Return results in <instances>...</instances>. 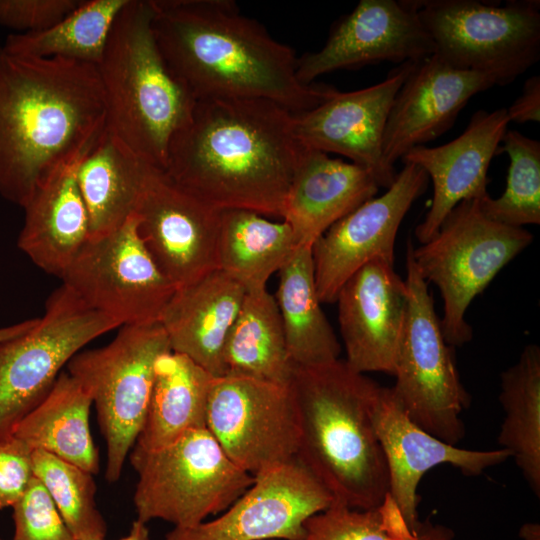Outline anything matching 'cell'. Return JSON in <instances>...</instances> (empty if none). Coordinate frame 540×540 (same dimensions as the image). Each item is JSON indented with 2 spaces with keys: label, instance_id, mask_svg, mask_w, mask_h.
Returning a JSON list of instances; mask_svg holds the SVG:
<instances>
[{
  "label": "cell",
  "instance_id": "obj_37",
  "mask_svg": "<svg viewBox=\"0 0 540 540\" xmlns=\"http://www.w3.org/2000/svg\"><path fill=\"white\" fill-rule=\"evenodd\" d=\"M12 540H75L41 482L34 476L14 504Z\"/></svg>",
  "mask_w": 540,
  "mask_h": 540
},
{
  "label": "cell",
  "instance_id": "obj_15",
  "mask_svg": "<svg viewBox=\"0 0 540 540\" xmlns=\"http://www.w3.org/2000/svg\"><path fill=\"white\" fill-rule=\"evenodd\" d=\"M221 212L175 183L163 170L151 168L135 211L138 231L176 288L217 270Z\"/></svg>",
  "mask_w": 540,
  "mask_h": 540
},
{
  "label": "cell",
  "instance_id": "obj_27",
  "mask_svg": "<svg viewBox=\"0 0 540 540\" xmlns=\"http://www.w3.org/2000/svg\"><path fill=\"white\" fill-rule=\"evenodd\" d=\"M152 167L105 128L77 169L78 187L89 216L90 238L118 229L135 214Z\"/></svg>",
  "mask_w": 540,
  "mask_h": 540
},
{
  "label": "cell",
  "instance_id": "obj_31",
  "mask_svg": "<svg viewBox=\"0 0 540 540\" xmlns=\"http://www.w3.org/2000/svg\"><path fill=\"white\" fill-rule=\"evenodd\" d=\"M223 362L224 375L289 386L296 366L274 296L267 289L246 292L226 340Z\"/></svg>",
  "mask_w": 540,
  "mask_h": 540
},
{
  "label": "cell",
  "instance_id": "obj_33",
  "mask_svg": "<svg viewBox=\"0 0 540 540\" xmlns=\"http://www.w3.org/2000/svg\"><path fill=\"white\" fill-rule=\"evenodd\" d=\"M128 0H88L53 26L38 32L10 34L11 52L38 58H63L97 66L112 26Z\"/></svg>",
  "mask_w": 540,
  "mask_h": 540
},
{
  "label": "cell",
  "instance_id": "obj_7",
  "mask_svg": "<svg viewBox=\"0 0 540 540\" xmlns=\"http://www.w3.org/2000/svg\"><path fill=\"white\" fill-rule=\"evenodd\" d=\"M138 475L133 502L137 519L192 527L219 515L254 482L237 466L207 428L189 431L149 452L131 450Z\"/></svg>",
  "mask_w": 540,
  "mask_h": 540
},
{
  "label": "cell",
  "instance_id": "obj_36",
  "mask_svg": "<svg viewBox=\"0 0 540 540\" xmlns=\"http://www.w3.org/2000/svg\"><path fill=\"white\" fill-rule=\"evenodd\" d=\"M499 148L510 164L503 194L479 199L482 212L498 223L523 228L540 223V142L517 130H507Z\"/></svg>",
  "mask_w": 540,
  "mask_h": 540
},
{
  "label": "cell",
  "instance_id": "obj_40",
  "mask_svg": "<svg viewBox=\"0 0 540 540\" xmlns=\"http://www.w3.org/2000/svg\"><path fill=\"white\" fill-rule=\"evenodd\" d=\"M509 121L518 124L540 122V76L528 78L521 94L506 108Z\"/></svg>",
  "mask_w": 540,
  "mask_h": 540
},
{
  "label": "cell",
  "instance_id": "obj_41",
  "mask_svg": "<svg viewBox=\"0 0 540 540\" xmlns=\"http://www.w3.org/2000/svg\"><path fill=\"white\" fill-rule=\"evenodd\" d=\"M37 320L38 318H32L13 325L0 327V344L27 332L35 325Z\"/></svg>",
  "mask_w": 540,
  "mask_h": 540
},
{
  "label": "cell",
  "instance_id": "obj_26",
  "mask_svg": "<svg viewBox=\"0 0 540 540\" xmlns=\"http://www.w3.org/2000/svg\"><path fill=\"white\" fill-rule=\"evenodd\" d=\"M215 376L187 356L167 351L154 364L145 420L132 450L165 447L189 431L206 428L208 398Z\"/></svg>",
  "mask_w": 540,
  "mask_h": 540
},
{
  "label": "cell",
  "instance_id": "obj_23",
  "mask_svg": "<svg viewBox=\"0 0 540 540\" xmlns=\"http://www.w3.org/2000/svg\"><path fill=\"white\" fill-rule=\"evenodd\" d=\"M378 185L360 166L304 149L284 198L281 218L296 247L313 244L338 220L374 197Z\"/></svg>",
  "mask_w": 540,
  "mask_h": 540
},
{
  "label": "cell",
  "instance_id": "obj_17",
  "mask_svg": "<svg viewBox=\"0 0 540 540\" xmlns=\"http://www.w3.org/2000/svg\"><path fill=\"white\" fill-rule=\"evenodd\" d=\"M417 62H405L367 88L341 92L332 88L314 108L294 114V134L307 150L335 153L365 169L387 189L397 172L383 157V136L395 96Z\"/></svg>",
  "mask_w": 540,
  "mask_h": 540
},
{
  "label": "cell",
  "instance_id": "obj_2",
  "mask_svg": "<svg viewBox=\"0 0 540 540\" xmlns=\"http://www.w3.org/2000/svg\"><path fill=\"white\" fill-rule=\"evenodd\" d=\"M106 128L95 65L0 47V195L23 207Z\"/></svg>",
  "mask_w": 540,
  "mask_h": 540
},
{
  "label": "cell",
  "instance_id": "obj_16",
  "mask_svg": "<svg viewBox=\"0 0 540 540\" xmlns=\"http://www.w3.org/2000/svg\"><path fill=\"white\" fill-rule=\"evenodd\" d=\"M426 172L404 163L392 185L334 223L312 246L321 303L336 302L345 282L375 258L394 263L395 239L405 215L426 191Z\"/></svg>",
  "mask_w": 540,
  "mask_h": 540
},
{
  "label": "cell",
  "instance_id": "obj_32",
  "mask_svg": "<svg viewBox=\"0 0 540 540\" xmlns=\"http://www.w3.org/2000/svg\"><path fill=\"white\" fill-rule=\"evenodd\" d=\"M499 401L505 413L498 435L532 492L540 496V348L527 345L501 374Z\"/></svg>",
  "mask_w": 540,
  "mask_h": 540
},
{
  "label": "cell",
  "instance_id": "obj_1",
  "mask_svg": "<svg viewBox=\"0 0 540 540\" xmlns=\"http://www.w3.org/2000/svg\"><path fill=\"white\" fill-rule=\"evenodd\" d=\"M304 148L294 114L262 98L197 99L171 139L164 172L215 208L281 218Z\"/></svg>",
  "mask_w": 540,
  "mask_h": 540
},
{
  "label": "cell",
  "instance_id": "obj_20",
  "mask_svg": "<svg viewBox=\"0 0 540 540\" xmlns=\"http://www.w3.org/2000/svg\"><path fill=\"white\" fill-rule=\"evenodd\" d=\"M336 302L349 367L393 375L407 306V286L394 263L378 257L365 264L345 282Z\"/></svg>",
  "mask_w": 540,
  "mask_h": 540
},
{
  "label": "cell",
  "instance_id": "obj_25",
  "mask_svg": "<svg viewBox=\"0 0 540 540\" xmlns=\"http://www.w3.org/2000/svg\"><path fill=\"white\" fill-rule=\"evenodd\" d=\"M84 156L58 170L22 207L18 247L39 268L60 278L90 239L89 216L77 183Z\"/></svg>",
  "mask_w": 540,
  "mask_h": 540
},
{
  "label": "cell",
  "instance_id": "obj_14",
  "mask_svg": "<svg viewBox=\"0 0 540 540\" xmlns=\"http://www.w3.org/2000/svg\"><path fill=\"white\" fill-rule=\"evenodd\" d=\"M333 502L327 488L296 457L255 476L216 518L174 527L164 540H299L305 521Z\"/></svg>",
  "mask_w": 540,
  "mask_h": 540
},
{
  "label": "cell",
  "instance_id": "obj_39",
  "mask_svg": "<svg viewBox=\"0 0 540 540\" xmlns=\"http://www.w3.org/2000/svg\"><path fill=\"white\" fill-rule=\"evenodd\" d=\"M32 453L14 436L0 441V509L13 507L34 478Z\"/></svg>",
  "mask_w": 540,
  "mask_h": 540
},
{
  "label": "cell",
  "instance_id": "obj_38",
  "mask_svg": "<svg viewBox=\"0 0 540 540\" xmlns=\"http://www.w3.org/2000/svg\"><path fill=\"white\" fill-rule=\"evenodd\" d=\"M80 0H0V25L21 33L45 30L71 13Z\"/></svg>",
  "mask_w": 540,
  "mask_h": 540
},
{
  "label": "cell",
  "instance_id": "obj_30",
  "mask_svg": "<svg viewBox=\"0 0 540 540\" xmlns=\"http://www.w3.org/2000/svg\"><path fill=\"white\" fill-rule=\"evenodd\" d=\"M296 249L290 226L244 209L221 212L217 241V269L246 292L266 289Z\"/></svg>",
  "mask_w": 540,
  "mask_h": 540
},
{
  "label": "cell",
  "instance_id": "obj_24",
  "mask_svg": "<svg viewBox=\"0 0 540 540\" xmlns=\"http://www.w3.org/2000/svg\"><path fill=\"white\" fill-rule=\"evenodd\" d=\"M245 295L239 283L218 269L177 288L159 320L171 351L215 377L223 376L226 340Z\"/></svg>",
  "mask_w": 540,
  "mask_h": 540
},
{
  "label": "cell",
  "instance_id": "obj_12",
  "mask_svg": "<svg viewBox=\"0 0 540 540\" xmlns=\"http://www.w3.org/2000/svg\"><path fill=\"white\" fill-rule=\"evenodd\" d=\"M61 279L120 326L158 323L177 289L146 248L135 214L118 229L90 238Z\"/></svg>",
  "mask_w": 540,
  "mask_h": 540
},
{
  "label": "cell",
  "instance_id": "obj_3",
  "mask_svg": "<svg viewBox=\"0 0 540 540\" xmlns=\"http://www.w3.org/2000/svg\"><path fill=\"white\" fill-rule=\"evenodd\" d=\"M149 2L157 46L195 100L262 98L300 114L332 89L302 83L294 51L231 0Z\"/></svg>",
  "mask_w": 540,
  "mask_h": 540
},
{
  "label": "cell",
  "instance_id": "obj_29",
  "mask_svg": "<svg viewBox=\"0 0 540 540\" xmlns=\"http://www.w3.org/2000/svg\"><path fill=\"white\" fill-rule=\"evenodd\" d=\"M278 272L274 299L295 366L339 359L341 346L321 308L316 289L312 247H296Z\"/></svg>",
  "mask_w": 540,
  "mask_h": 540
},
{
  "label": "cell",
  "instance_id": "obj_10",
  "mask_svg": "<svg viewBox=\"0 0 540 540\" xmlns=\"http://www.w3.org/2000/svg\"><path fill=\"white\" fill-rule=\"evenodd\" d=\"M158 323L122 326L106 346L77 353L68 373L90 394L106 443L105 478L116 482L143 426L154 364L170 351Z\"/></svg>",
  "mask_w": 540,
  "mask_h": 540
},
{
  "label": "cell",
  "instance_id": "obj_35",
  "mask_svg": "<svg viewBox=\"0 0 540 540\" xmlns=\"http://www.w3.org/2000/svg\"><path fill=\"white\" fill-rule=\"evenodd\" d=\"M32 464L75 540H104L107 526L96 506L93 474L41 450L33 451Z\"/></svg>",
  "mask_w": 540,
  "mask_h": 540
},
{
  "label": "cell",
  "instance_id": "obj_8",
  "mask_svg": "<svg viewBox=\"0 0 540 540\" xmlns=\"http://www.w3.org/2000/svg\"><path fill=\"white\" fill-rule=\"evenodd\" d=\"M406 249L407 306L397 349L392 390L406 415L435 437L457 445L464 437L461 414L470 396L461 383L454 347L443 335L433 296Z\"/></svg>",
  "mask_w": 540,
  "mask_h": 540
},
{
  "label": "cell",
  "instance_id": "obj_5",
  "mask_svg": "<svg viewBox=\"0 0 540 540\" xmlns=\"http://www.w3.org/2000/svg\"><path fill=\"white\" fill-rule=\"evenodd\" d=\"M149 0H128L96 68L106 106V130L136 156L165 170L174 134L195 98L165 62L154 38Z\"/></svg>",
  "mask_w": 540,
  "mask_h": 540
},
{
  "label": "cell",
  "instance_id": "obj_28",
  "mask_svg": "<svg viewBox=\"0 0 540 540\" xmlns=\"http://www.w3.org/2000/svg\"><path fill=\"white\" fill-rule=\"evenodd\" d=\"M88 391L68 372H61L46 396L17 424L12 436L32 451L41 450L96 474L99 458L89 414Z\"/></svg>",
  "mask_w": 540,
  "mask_h": 540
},
{
  "label": "cell",
  "instance_id": "obj_13",
  "mask_svg": "<svg viewBox=\"0 0 540 540\" xmlns=\"http://www.w3.org/2000/svg\"><path fill=\"white\" fill-rule=\"evenodd\" d=\"M206 428L254 477L297 457L299 425L289 386L224 375L211 385Z\"/></svg>",
  "mask_w": 540,
  "mask_h": 540
},
{
  "label": "cell",
  "instance_id": "obj_9",
  "mask_svg": "<svg viewBox=\"0 0 540 540\" xmlns=\"http://www.w3.org/2000/svg\"><path fill=\"white\" fill-rule=\"evenodd\" d=\"M435 46L454 68L482 73L504 86L540 58V2L412 0Z\"/></svg>",
  "mask_w": 540,
  "mask_h": 540
},
{
  "label": "cell",
  "instance_id": "obj_22",
  "mask_svg": "<svg viewBox=\"0 0 540 540\" xmlns=\"http://www.w3.org/2000/svg\"><path fill=\"white\" fill-rule=\"evenodd\" d=\"M509 122L506 108L478 110L457 138L437 147L417 146L402 156L403 163L422 168L433 184L430 208L415 228L420 244L436 234L460 202L488 194V169Z\"/></svg>",
  "mask_w": 540,
  "mask_h": 540
},
{
  "label": "cell",
  "instance_id": "obj_11",
  "mask_svg": "<svg viewBox=\"0 0 540 540\" xmlns=\"http://www.w3.org/2000/svg\"><path fill=\"white\" fill-rule=\"evenodd\" d=\"M119 326L64 285L55 290L31 329L0 344V441L46 396L63 366Z\"/></svg>",
  "mask_w": 540,
  "mask_h": 540
},
{
  "label": "cell",
  "instance_id": "obj_21",
  "mask_svg": "<svg viewBox=\"0 0 540 540\" xmlns=\"http://www.w3.org/2000/svg\"><path fill=\"white\" fill-rule=\"evenodd\" d=\"M495 85L488 76L452 67L435 54L416 63L397 92L383 136V157L394 167L410 149L449 130L476 94Z\"/></svg>",
  "mask_w": 540,
  "mask_h": 540
},
{
  "label": "cell",
  "instance_id": "obj_34",
  "mask_svg": "<svg viewBox=\"0 0 540 540\" xmlns=\"http://www.w3.org/2000/svg\"><path fill=\"white\" fill-rule=\"evenodd\" d=\"M454 531L429 520L412 528L394 499L369 509L332 503L309 517L299 540H453Z\"/></svg>",
  "mask_w": 540,
  "mask_h": 540
},
{
  "label": "cell",
  "instance_id": "obj_43",
  "mask_svg": "<svg viewBox=\"0 0 540 540\" xmlns=\"http://www.w3.org/2000/svg\"><path fill=\"white\" fill-rule=\"evenodd\" d=\"M519 537L522 540H540V525L535 522L523 524L519 529Z\"/></svg>",
  "mask_w": 540,
  "mask_h": 540
},
{
  "label": "cell",
  "instance_id": "obj_42",
  "mask_svg": "<svg viewBox=\"0 0 540 540\" xmlns=\"http://www.w3.org/2000/svg\"><path fill=\"white\" fill-rule=\"evenodd\" d=\"M118 540H151L147 523L136 518L131 525L129 533Z\"/></svg>",
  "mask_w": 540,
  "mask_h": 540
},
{
  "label": "cell",
  "instance_id": "obj_4",
  "mask_svg": "<svg viewBox=\"0 0 540 540\" xmlns=\"http://www.w3.org/2000/svg\"><path fill=\"white\" fill-rule=\"evenodd\" d=\"M379 387L340 359L296 366L289 384L299 425L297 458L335 503L354 509L376 507L389 494L388 469L372 421Z\"/></svg>",
  "mask_w": 540,
  "mask_h": 540
},
{
  "label": "cell",
  "instance_id": "obj_18",
  "mask_svg": "<svg viewBox=\"0 0 540 540\" xmlns=\"http://www.w3.org/2000/svg\"><path fill=\"white\" fill-rule=\"evenodd\" d=\"M435 54L412 0H361L331 27L321 49L297 58L304 84L326 73L380 62H419Z\"/></svg>",
  "mask_w": 540,
  "mask_h": 540
},
{
  "label": "cell",
  "instance_id": "obj_6",
  "mask_svg": "<svg viewBox=\"0 0 540 540\" xmlns=\"http://www.w3.org/2000/svg\"><path fill=\"white\" fill-rule=\"evenodd\" d=\"M533 238L524 228L489 219L479 199H470L451 210L430 240L418 247L412 244L418 271L441 293V328L449 345L462 346L472 339L465 319L469 305Z\"/></svg>",
  "mask_w": 540,
  "mask_h": 540
},
{
  "label": "cell",
  "instance_id": "obj_19",
  "mask_svg": "<svg viewBox=\"0 0 540 540\" xmlns=\"http://www.w3.org/2000/svg\"><path fill=\"white\" fill-rule=\"evenodd\" d=\"M372 421L388 469L389 495L412 528L420 522L417 491L428 471L451 465L466 476H478L510 458L502 448H459L425 431L406 415L392 387H379L372 405Z\"/></svg>",
  "mask_w": 540,
  "mask_h": 540
}]
</instances>
